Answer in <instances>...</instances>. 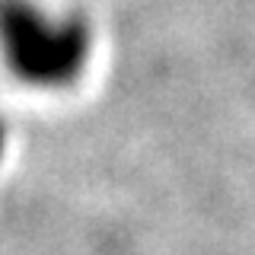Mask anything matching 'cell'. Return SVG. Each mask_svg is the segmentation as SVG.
I'll return each mask as SVG.
<instances>
[{
  "instance_id": "1",
  "label": "cell",
  "mask_w": 255,
  "mask_h": 255,
  "mask_svg": "<svg viewBox=\"0 0 255 255\" xmlns=\"http://www.w3.org/2000/svg\"><path fill=\"white\" fill-rule=\"evenodd\" d=\"M0 54L10 70L35 86H67L90 54L80 19H48L29 0H0Z\"/></svg>"
},
{
  "instance_id": "2",
  "label": "cell",
  "mask_w": 255,
  "mask_h": 255,
  "mask_svg": "<svg viewBox=\"0 0 255 255\" xmlns=\"http://www.w3.org/2000/svg\"><path fill=\"white\" fill-rule=\"evenodd\" d=\"M3 150H6V131H3V125H0V159H3Z\"/></svg>"
}]
</instances>
